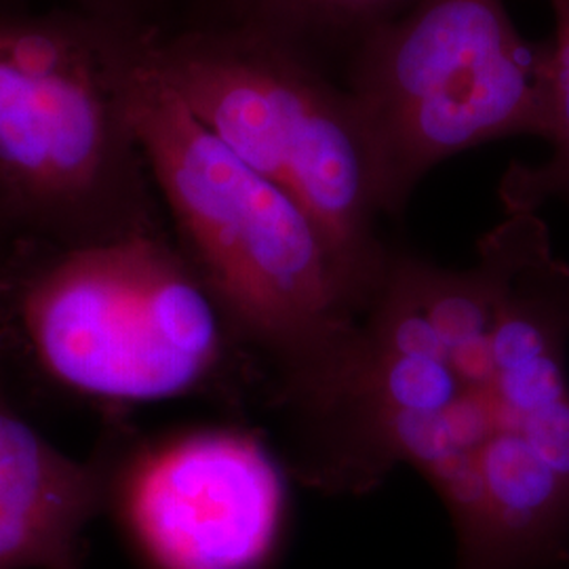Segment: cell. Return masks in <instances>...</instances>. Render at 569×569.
I'll list each match as a JSON object with an SVG mask.
<instances>
[{
	"mask_svg": "<svg viewBox=\"0 0 569 569\" xmlns=\"http://www.w3.org/2000/svg\"><path fill=\"white\" fill-rule=\"evenodd\" d=\"M342 82L376 146L388 218L437 164L549 138L552 47L526 39L505 0H418L361 42Z\"/></svg>",
	"mask_w": 569,
	"mask_h": 569,
	"instance_id": "8992f818",
	"label": "cell"
},
{
	"mask_svg": "<svg viewBox=\"0 0 569 569\" xmlns=\"http://www.w3.org/2000/svg\"><path fill=\"white\" fill-rule=\"evenodd\" d=\"M108 509L148 569H268L283 542L279 460L243 428L110 446Z\"/></svg>",
	"mask_w": 569,
	"mask_h": 569,
	"instance_id": "52a82bcc",
	"label": "cell"
},
{
	"mask_svg": "<svg viewBox=\"0 0 569 569\" xmlns=\"http://www.w3.org/2000/svg\"><path fill=\"white\" fill-rule=\"evenodd\" d=\"M0 241H4V239H2V234H0Z\"/></svg>",
	"mask_w": 569,
	"mask_h": 569,
	"instance_id": "7c38bea8",
	"label": "cell"
},
{
	"mask_svg": "<svg viewBox=\"0 0 569 569\" xmlns=\"http://www.w3.org/2000/svg\"><path fill=\"white\" fill-rule=\"evenodd\" d=\"M569 264L515 213L467 268L392 249L329 449L327 493L416 468L456 529V569H569Z\"/></svg>",
	"mask_w": 569,
	"mask_h": 569,
	"instance_id": "6da1fadb",
	"label": "cell"
},
{
	"mask_svg": "<svg viewBox=\"0 0 569 569\" xmlns=\"http://www.w3.org/2000/svg\"><path fill=\"white\" fill-rule=\"evenodd\" d=\"M418 0H180L176 28L230 30L274 42L336 74L380 26ZM173 30V28H171ZM338 77V74H336ZM342 79V74L338 77Z\"/></svg>",
	"mask_w": 569,
	"mask_h": 569,
	"instance_id": "9c48e42d",
	"label": "cell"
},
{
	"mask_svg": "<svg viewBox=\"0 0 569 569\" xmlns=\"http://www.w3.org/2000/svg\"><path fill=\"white\" fill-rule=\"evenodd\" d=\"M41 0H0V9H32ZM51 7L72 9L96 20L140 34H163L180 0H49Z\"/></svg>",
	"mask_w": 569,
	"mask_h": 569,
	"instance_id": "8fae6325",
	"label": "cell"
},
{
	"mask_svg": "<svg viewBox=\"0 0 569 569\" xmlns=\"http://www.w3.org/2000/svg\"><path fill=\"white\" fill-rule=\"evenodd\" d=\"M72 9H0V234L89 247L163 232L127 84L142 42Z\"/></svg>",
	"mask_w": 569,
	"mask_h": 569,
	"instance_id": "3957f363",
	"label": "cell"
},
{
	"mask_svg": "<svg viewBox=\"0 0 569 569\" xmlns=\"http://www.w3.org/2000/svg\"><path fill=\"white\" fill-rule=\"evenodd\" d=\"M157 37V34H154ZM142 42L127 102L171 237L218 306L247 373L305 468L338 425L363 355V312L319 230L199 121Z\"/></svg>",
	"mask_w": 569,
	"mask_h": 569,
	"instance_id": "7a4b0ae2",
	"label": "cell"
},
{
	"mask_svg": "<svg viewBox=\"0 0 569 569\" xmlns=\"http://www.w3.org/2000/svg\"><path fill=\"white\" fill-rule=\"evenodd\" d=\"M152 56L190 112L305 211L366 312L392 247L378 152L342 79L230 30L173 28Z\"/></svg>",
	"mask_w": 569,
	"mask_h": 569,
	"instance_id": "5b68a950",
	"label": "cell"
},
{
	"mask_svg": "<svg viewBox=\"0 0 569 569\" xmlns=\"http://www.w3.org/2000/svg\"><path fill=\"white\" fill-rule=\"evenodd\" d=\"M0 262V340L42 385L121 413L220 390L244 371L169 230Z\"/></svg>",
	"mask_w": 569,
	"mask_h": 569,
	"instance_id": "277c9868",
	"label": "cell"
},
{
	"mask_svg": "<svg viewBox=\"0 0 569 569\" xmlns=\"http://www.w3.org/2000/svg\"><path fill=\"white\" fill-rule=\"evenodd\" d=\"M552 13V121L549 154L538 163L509 164L498 183L505 216L540 213L549 203L569 204V0H545Z\"/></svg>",
	"mask_w": 569,
	"mask_h": 569,
	"instance_id": "30bf717a",
	"label": "cell"
},
{
	"mask_svg": "<svg viewBox=\"0 0 569 569\" xmlns=\"http://www.w3.org/2000/svg\"><path fill=\"white\" fill-rule=\"evenodd\" d=\"M110 448L77 460L44 439L0 376V569H81L84 531L108 509Z\"/></svg>",
	"mask_w": 569,
	"mask_h": 569,
	"instance_id": "ba28073f",
	"label": "cell"
}]
</instances>
